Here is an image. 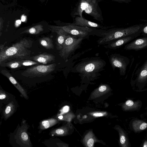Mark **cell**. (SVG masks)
<instances>
[{"label": "cell", "instance_id": "obj_13", "mask_svg": "<svg viewBox=\"0 0 147 147\" xmlns=\"http://www.w3.org/2000/svg\"><path fill=\"white\" fill-rule=\"evenodd\" d=\"M24 124L23 123V125L17 131L18 139L23 145H26V146H30L31 144L27 132V127L25 124L24 125Z\"/></svg>", "mask_w": 147, "mask_h": 147}, {"label": "cell", "instance_id": "obj_33", "mask_svg": "<svg viewBox=\"0 0 147 147\" xmlns=\"http://www.w3.org/2000/svg\"><path fill=\"white\" fill-rule=\"evenodd\" d=\"M69 110V107L68 106H65L63 107V111L64 112H67Z\"/></svg>", "mask_w": 147, "mask_h": 147}, {"label": "cell", "instance_id": "obj_12", "mask_svg": "<svg viewBox=\"0 0 147 147\" xmlns=\"http://www.w3.org/2000/svg\"><path fill=\"white\" fill-rule=\"evenodd\" d=\"M139 35H131L118 39L108 43L107 44V45L105 47L110 49L117 48L129 42Z\"/></svg>", "mask_w": 147, "mask_h": 147}, {"label": "cell", "instance_id": "obj_5", "mask_svg": "<svg viewBox=\"0 0 147 147\" xmlns=\"http://www.w3.org/2000/svg\"><path fill=\"white\" fill-rule=\"evenodd\" d=\"M83 39L68 34L62 49L59 51L60 55L64 59H67L76 50L79 48Z\"/></svg>", "mask_w": 147, "mask_h": 147}, {"label": "cell", "instance_id": "obj_1", "mask_svg": "<svg viewBox=\"0 0 147 147\" xmlns=\"http://www.w3.org/2000/svg\"><path fill=\"white\" fill-rule=\"evenodd\" d=\"M33 42L25 38L13 44L11 46L4 47L5 44L0 46V64L17 59H30Z\"/></svg>", "mask_w": 147, "mask_h": 147}, {"label": "cell", "instance_id": "obj_7", "mask_svg": "<svg viewBox=\"0 0 147 147\" xmlns=\"http://www.w3.org/2000/svg\"><path fill=\"white\" fill-rule=\"evenodd\" d=\"M60 29L71 36L84 38L93 33L96 28L80 26L71 23L62 27Z\"/></svg>", "mask_w": 147, "mask_h": 147}, {"label": "cell", "instance_id": "obj_29", "mask_svg": "<svg viewBox=\"0 0 147 147\" xmlns=\"http://www.w3.org/2000/svg\"><path fill=\"white\" fill-rule=\"evenodd\" d=\"M6 97V94L2 90H0V99L2 100L5 99Z\"/></svg>", "mask_w": 147, "mask_h": 147}, {"label": "cell", "instance_id": "obj_19", "mask_svg": "<svg viewBox=\"0 0 147 147\" xmlns=\"http://www.w3.org/2000/svg\"><path fill=\"white\" fill-rule=\"evenodd\" d=\"M39 41L40 45L47 49H54V45L51 38L49 37H44L40 38Z\"/></svg>", "mask_w": 147, "mask_h": 147}, {"label": "cell", "instance_id": "obj_26", "mask_svg": "<svg viewBox=\"0 0 147 147\" xmlns=\"http://www.w3.org/2000/svg\"><path fill=\"white\" fill-rule=\"evenodd\" d=\"M41 27H32L29 29L27 32L31 34H37L42 30Z\"/></svg>", "mask_w": 147, "mask_h": 147}, {"label": "cell", "instance_id": "obj_8", "mask_svg": "<svg viewBox=\"0 0 147 147\" xmlns=\"http://www.w3.org/2000/svg\"><path fill=\"white\" fill-rule=\"evenodd\" d=\"M109 61L112 68L119 69L120 75H124L126 72L128 61L124 57L119 54H113L110 57Z\"/></svg>", "mask_w": 147, "mask_h": 147}, {"label": "cell", "instance_id": "obj_36", "mask_svg": "<svg viewBox=\"0 0 147 147\" xmlns=\"http://www.w3.org/2000/svg\"><path fill=\"white\" fill-rule=\"evenodd\" d=\"M143 147H147V142L146 141L144 142Z\"/></svg>", "mask_w": 147, "mask_h": 147}, {"label": "cell", "instance_id": "obj_23", "mask_svg": "<svg viewBox=\"0 0 147 147\" xmlns=\"http://www.w3.org/2000/svg\"><path fill=\"white\" fill-rule=\"evenodd\" d=\"M66 131L65 128L62 127L53 130L51 133L52 136H62L65 135Z\"/></svg>", "mask_w": 147, "mask_h": 147}, {"label": "cell", "instance_id": "obj_20", "mask_svg": "<svg viewBox=\"0 0 147 147\" xmlns=\"http://www.w3.org/2000/svg\"><path fill=\"white\" fill-rule=\"evenodd\" d=\"M138 82H142L147 80V60L143 65L137 79Z\"/></svg>", "mask_w": 147, "mask_h": 147}, {"label": "cell", "instance_id": "obj_27", "mask_svg": "<svg viewBox=\"0 0 147 147\" xmlns=\"http://www.w3.org/2000/svg\"><path fill=\"white\" fill-rule=\"evenodd\" d=\"M124 108L127 109H131V108L134 106V102L131 100H128L126 101L125 104Z\"/></svg>", "mask_w": 147, "mask_h": 147}, {"label": "cell", "instance_id": "obj_6", "mask_svg": "<svg viewBox=\"0 0 147 147\" xmlns=\"http://www.w3.org/2000/svg\"><path fill=\"white\" fill-rule=\"evenodd\" d=\"M56 66L55 63L48 65H38L30 67L21 74L24 76L33 78L46 76L53 71Z\"/></svg>", "mask_w": 147, "mask_h": 147}, {"label": "cell", "instance_id": "obj_16", "mask_svg": "<svg viewBox=\"0 0 147 147\" xmlns=\"http://www.w3.org/2000/svg\"><path fill=\"white\" fill-rule=\"evenodd\" d=\"M58 122L57 120L54 118L44 120L40 122V128L42 130L54 126Z\"/></svg>", "mask_w": 147, "mask_h": 147}, {"label": "cell", "instance_id": "obj_14", "mask_svg": "<svg viewBox=\"0 0 147 147\" xmlns=\"http://www.w3.org/2000/svg\"><path fill=\"white\" fill-rule=\"evenodd\" d=\"M32 59L34 61L45 64L55 61V56L52 54L45 53L34 56Z\"/></svg>", "mask_w": 147, "mask_h": 147}, {"label": "cell", "instance_id": "obj_34", "mask_svg": "<svg viewBox=\"0 0 147 147\" xmlns=\"http://www.w3.org/2000/svg\"><path fill=\"white\" fill-rule=\"evenodd\" d=\"M26 20V18L25 16H22L21 17V20L22 22H24Z\"/></svg>", "mask_w": 147, "mask_h": 147}, {"label": "cell", "instance_id": "obj_9", "mask_svg": "<svg viewBox=\"0 0 147 147\" xmlns=\"http://www.w3.org/2000/svg\"><path fill=\"white\" fill-rule=\"evenodd\" d=\"M73 24L82 26L92 28H97L102 30H106L112 26H103L96 23L88 20L83 17L76 16L74 18Z\"/></svg>", "mask_w": 147, "mask_h": 147}, {"label": "cell", "instance_id": "obj_3", "mask_svg": "<svg viewBox=\"0 0 147 147\" xmlns=\"http://www.w3.org/2000/svg\"><path fill=\"white\" fill-rule=\"evenodd\" d=\"M143 27L142 25H135L126 28H112L108 30L95 29L102 37L98 41L100 45L107 44L118 39L127 36L139 35Z\"/></svg>", "mask_w": 147, "mask_h": 147}, {"label": "cell", "instance_id": "obj_25", "mask_svg": "<svg viewBox=\"0 0 147 147\" xmlns=\"http://www.w3.org/2000/svg\"><path fill=\"white\" fill-rule=\"evenodd\" d=\"M120 134V142L121 145L123 147H128V142L123 132Z\"/></svg>", "mask_w": 147, "mask_h": 147}, {"label": "cell", "instance_id": "obj_18", "mask_svg": "<svg viewBox=\"0 0 147 147\" xmlns=\"http://www.w3.org/2000/svg\"><path fill=\"white\" fill-rule=\"evenodd\" d=\"M1 66L7 67L11 69H15L19 68L22 66L20 59L11 60L0 64Z\"/></svg>", "mask_w": 147, "mask_h": 147}, {"label": "cell", "instance_id": "obj_21", "mask_svg": "<svg viewBox=\"0 0 147 147\" xmlns=\"http://www.w3.org/2000/svg\"><path fill=\"white\" fill-rule=\"evenodd\" d=\"M132 126L136 131H139L145 129L147 127V123L140 120H136L133 121Z\"/></svg>", "mask_w": 147, "mask_h": 147}, {"label": "cell", "instance_id": "obj_17", "mask_svg": "<svg viewBox=\"0 0 147 147\" xmlns=\"http://www.w3.org/2000/svg\"><path fill=\"white\" fill-rule=\"evenodd\" d=\"M15 105L13 102H9L3 111V116L5 120L7 119L13 113L15 110Z\"/></svg>", "mask_w": 147, "mask_h": 147}, {"label": "cell", "instance_id": "obj_10", "mask_svg": "<svg viewBox=\"0 0 147 147\" xmlns=\"http://www.w3.org/2000/svg\"><path fill=\"white\" fill-rule=\"evenodd\" d=\"M147 47V37L137 39L126 45L125 49L127 50H138Z\"/></svg>", "mask_w": 147, "mask_h": 147}, {"label": "cell", "instance_id": "obj_31", "mask_svg": "<svg viewBox=\"0 0 147 147\" xmlns=\"http://www.w3.org/2000/svg\"><path fill=\"white\" fill-rule=\"evenodd\" d=\"M142 31L144 34H147V25L145 26L144 27L143 26Z\"/></svg>", "mask_w": 147, "mask_h": 147}, {"label": "cell", "instance_id": "obj_32", "mask_svg": "<svg viewBox=\"0 0 147 147\" xmlns=\"http://www.w3.org/2000/svg\"><path fill=\"white\" fill-rule=\"evenodd\" d=\"M103 115V114L102 113H94L93 115L95 117H100L102 116Z\"/></svg>", "mask_w": 147, "mask_h": 147}, {"label": "cell", "instance_id": "obj_2", "mask_svg": "<svg viewBox=\"0 0 147 147\" xmlns=\"http://www.w3.org/2000/svg\"><path fill=\"white\" fill-rule=\"evenodd\" d=\"M106 62L98 57L87 58L81 61L72 68V71L78 73L82 79L92 80L100 76Z\"/></svg>", "mask_w": 147, "mask_h": 147}, {"label": "cell", "instance_id": "obj_35", "mask_svg": "<svg viewBox=\"0 0 147 147\" xmlns=\"http://www.w3.org/2000/svg\"><path fill=\"white\" fill-rule=\"evenodd\" d=\"M21 21L20 20H18L16 21V23L18 24H21Z\"/></svg>", "mask_w": 147, "mask_h": 147}, {"label": "cell", "instance_id": "obj_28", "mask_svg": "<svg viewBox=\"0 0 147 147\" xmlns=\"http://www.w3.org/2000/svg\"><path fill=\"white\" fill-rule=\"evenodd\" d=\"M108 88L109 87L107 85H103L100 86L98 90L100 92H103L106 91Z\"/></svg>", "mask_w": 147, "mask_h": 147}, {"label": "cell", "instance_id": "obj_4", "mask_svg": "<svg viewBox=\"0 0 147 147\" xmlns=\"http://www.w3.org/2000/svg\"><path fill=\"white\" fill-rule=\"evenodd\" d=\"M71 13L73 18L76 16L82 17L83 11L97 21L102 22L103 18L98 3L102 0H78Z\"/></svg>", "mask_w": 147, "mask_h": 147}, {"label": "cell", "instance_id": "obj_15", "mask_svg": "<svg viewBox=\"0 0 147 147\" xmlns=\"http://www.w3.org/2000/svg\"><path fill=\"white\" fill-rule=\"evenodd\" d=\"M57 32L58 35L56 42L57 49L60 51L63 47L68 34L61 29Z\"/></svg>", "mask_w": 147, "mask_h": 147}, {"label": "cell", "instance_id": "obj_11", "mask_svg": "<svg viewBox=\"0 0 147 147\" xmlns=\"http://www.w3.org/2000/svg\"><path fill=\"white\" fill-rule=\"evenodd\" d=\"M0 72L2 74L8 78L10 82L25 99H28V96L24 89L18 82L9 71L6 69H2Z\"/></svg>", "mask_w": 147, "mask_h": 147}, {"label": "cell", "instance_id": "obj_24", "mask_svg": "<svg viewBox=\"0 0 147 147\" xmlns=\"http://www.w3.org/2000/svg\"><path fill=\"white\" fill-rule=\"evenodd\" d=\"M22 66H28L34 65H38L40 63L34 61L30 60L20 59Z\"/></svg>", "mask_w": 147, "mask_h": 147}, {"label": "cell", "instance_id": "obj_22", "mask_svg": "<svg viewBox=\"0 0 147 147\" xmlns=\"http://www.w3.org/2000/svg\"><path fill=\"white\" fill-rule=\"evenodd\" d=\"M92 136V134L89 133L86 135L84 138V143L87 146L89 147L93 146L94 141Z\"/></svg>", "mask_w": 147, "mask_h": 147}, {"label": "cell", "instance_id": "obj_30", "mask_svg": "<svg viewBox=\"0 0 147 147\" xmlns=\"http://www.w3.org/2000/svg\"><path fill=\"white\" fill-rule=\"evenodd\" d=\"M113 1L117 2L120 3L124 2V3H128L130 0H111Z\"/></svg>", "mask_w": 147, "mask_h": 147}]
</instances>
